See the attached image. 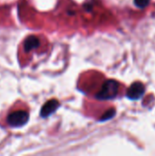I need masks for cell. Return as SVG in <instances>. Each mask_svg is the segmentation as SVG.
<instances>
[{
  "label": "cell",
  "mask_w": 155,
  "mask_h": 156,
  "mask_svg": "<svg viewBox=\"0 0 155 156\" xmlns=\"http://www.w3.org/2000/svg\"><path fill=\"white\" fill-rule=\"evenodd\" d=\"M119 83L114 80H109L104 82L101 90L97 93L96 98L100 101H107L114 99L118 95Z\"/></svg>",
  "instance_id": "1"
},
{
  "label": "cell",
  "mask_w": 155,
  "mask_h": 156,
  "mask_svg": "<svg viewBox=\"0 0 155 156\" xmlns=\"http://www.w3.org/2000/svg\"><path fill=\"white\" fill-rule=\"evenodd\" d=\"M7 123L11 127L19 128L26 124L29 120V115L26 112L24 111H17L13 112L7 116Z\"/></svg>",
  "instance_id": "2"
},
{
  "label": "cell",
  "mask_w": 155,
  "mask_h": 156,
  "mask_svg": "<svg viewBox=\"0 0 155 156\" xmlns=\"http://www.w3.org/2000/svg\"><path fill=\"white\" fill-rule=\"evenodd\" d=\"M144 91H145L144 85L142 82L137 81V82L132 83L130 86V88L127 90L126 96L130 100H133V101L139 100L144 94Z\"/></svg>",
  "instance_id": "3"
},
{
  "label": "cell",
  "mask_w": 155,
  "mask_h": 156,
  "mask_svg": "<svg viewBox=\"0 0 155 156\" xmlns=\"http://www.w3.org/2000/svg\"><path fill=\"white\" fill-rule=\"evenodd\" d=\"M58 107H59V103L57 100H50V101H47L43 105V107L40 111L41 117H43V118L48 117L49 115L54 113L58 110Z\"/></svg>",
  "instance_id": "4"
},
{
  "label": "cell",
  "mask_w": 155,
  "mask_h": 156,
  "mask_svg": "<svg viewBox=\"0 0 155 156\" xmlns=\"http://www.w3.org/2000/svg\"><path fill=\"white\" fill-rule=\"evenodd\" d=\"M39 45H40L39 39L35 36H30L26 37V39L24 42V49L26 52H28V51H31L32 49L38 48Z\"/></svg>",
  "instance_id": "5"
},
{
  "label": "cell",
  "mask_w": 155,
  "mask_h": 156,
  "mask_svg": "<svg viewBox=\"0 0 155 156\" xmlns=\"http://www.w3.org/2000/svg\"><path fill=\"white\" fill-rule=\"evenodd\" d=\"M115 114H116L115 110H114V109H111V110L107 111V112L103 114V116L100 118V122H105V121L111 120V118H113V117L115 116Z\"/></svg>",
  "instance_id": "6"
},
{
  "label": "cell",
  "mask_w": 155,
  "mask_h": 156,
  "mask_svg": "<svg viewBox=\"0 0 155 156\" xmlns=\"http://www.w3.org/2000/svg\"><path fill=\"white\" fill-rule=\"evenodd\" d=\"M150 3V0H134V4L136 6L140 8H144L146 7Z\"/></svg>",
  "instance_id": "7"
}]
</instances>
